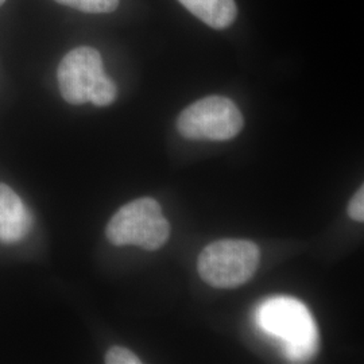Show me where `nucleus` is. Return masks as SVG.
<instances>
[{
    "label": "nucleus",
    "instance_id": "obj_11",
    "mask_svg": "<svg viewBox=\"0 0 364 364\" xmlns=\"http://www.w3.org/2000/svg\"><path fill=\"white\" fill-rule=\"evenodd\" d=\"M348 215L352 220H364V188L362 186L356 195L352 197L351 203L348 205Z\"/></svg>",
    "mask_w": 364,
    "mask_h": 364
},
{
    "label": "nucleus",
    "instance_id": "obj_2",
    "mask_svg": "<svg viewBox=\"0 0 364 364\" xmlns=\"http://www.w3.org/2000/svg\"><path fill=\"white\" fill-rule=\"evenodd\" d=\"M114 246H139L147 251L162 247L170 236V224L154 198L141 197L123 205L105 230Z\"/></svg>",
    "mask_w": 364,
    "mask_h": 364
},
{
    "label": "nucleus",
    "instance_id": "obj_12",
    "mask_svg": "<svg viewBox=\"0 0 364 364\" xmlns=\"http://www.w3.org/2000/svg\"><path fill=\"white\" fill-rule=\"evenodd\" d=\"M4 3H6V0H0V7H1Z\"/></svg>",
    "mask_w": 364,
    "mask_h": 364
},
{
    "label": "nucleus",
    "instance_id": "obj_1",
    "mask_svg": "<svg viewBox=\"0 0 364 364\" xmlns=\"http://www.w3.org/2000/svg\"><path fill=\"white\" fill-rule=\"evenodd\" d=\"M257 321L274 338L285 341V355L291 362L311 359L317 351V329L312 316L297 299L277 297L262 304Z\"/></svg>",
    "mask_w": 364,
    "mask_h": 364
},
{
    "label": "nucleus",
    "instance_id": "obj_8",
    "mask_svg": "<svg viewBox=\"0 0 364 364\" xmlns=\"http://www.w3.org/2000/svg\"><path fill=\"white\" fill-rule=\"evenodd\" d=\"M58 4L87 14L114 13L120 0H54Z\"/></svg>",
    "mask_w": 364,
    "mask_h": 364
},
{
    "label": "nucleus",
    "instance_id": "obj_9",
    "mask_svg": "<svg viewBox=\"0 0 364 364\" xmlns=\"http://www.w3.org/2000/svg\"><path fill=\"white\" fill-rule=\"evenodd\" d=\"M117 87L114 80L105 75L92 90L90 102L97 107H107L117 100Z\"/></svg>",
    "mask_w": 364,
    "mask_h": 364
},
{
    "label": "nucleus",
    "instance_id": "obj_3",
    "mask_svg": "<svg viewBox=\"0 0 364 364\" xmlns=\"http://www.w3.org/2000/svg\"><path fill=\"white\" fill-rule=\"evenodd\" d=\"M259 247L248 240L223 239L203 250L197 262L200 277L218 289H234L250 281L259 267Z\"/></svg>",
    "mask_w": 364,
    "mask_h": 364
},
{
    "label": "nucleus",
    "instance_id": "obj_7",
    "mask_svg": "<svg viewBox=\"0 0 364 364\" xmlns=\"http://www.w3.org/2000/svg\"><path fill=\"white\" fill-rule=\"evenodd\" d=\"M182 6L212 28L231 26L237 15L235 0H178Z\"/></svg>",
    "mask_w": 364,
    "mask_h": 364
},
{
    "label": "nucleus",
    "instance_id": "obj_6",
    "mask_svg": "<svg viewBox=\"0 0 364 364\" xmlns=\"http://www.w3.org/2000/svg\"><path fill=\"white\" fill-rule=\"evenodd\" d=\"M34 225V216L13 189L0 182V242L15 245L25 240Z\"/></svg>",
    "mask_w": 364,
    "mask_h": 364
},
{
    "label": "nucleus",
    "instance_id": "obj_5",
    "mask_svg": "<svg viewBox=\"0 0 364 364\" xmlns=\"http://www.w3.org/2000/svg\"><path fill=\"white\" fill-rule=\"evenodd\" d=\"M105 75L102 54L91 46H78L66 53L57 69L61 96L69 105L90 103L92 90Z\"/></svg>",
    "mask_w": 364,
    "mask_h": 364
},
{
    "label": "nucleus",
    "instance_id": "obj_10",
    "mask_svg": "<svg viewBox=\"0 0 364 364\" xmlns=\"http://www.w3.org/2000/svg\"><path fill=\"white\" fill-rule=\"evenodd\" d=\"M105 363L107 364H141L142 360L124 347H112L105 353Z\"/></svg>",
    "mask_w": 364,
    "mask_h": 364
},
{
    "label": "nucleus",
    "instance_id": "obj_4",
    "mask_svg": "<svg viewBox=\"0 0 364 364\" xmlns=\"http://www.w3.org/2000/svg\"><path fill=\"white\" fill-rule=\"evenodd\" d=\"M243 115L231 99L209 96L186 107L177 129L191 141H230L243 129Z\"/></svg>",
    "mask_w": 364,
    "mask_h": 364
}]
</instances>
